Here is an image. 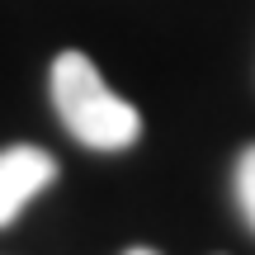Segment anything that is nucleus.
<instances>
[{"mask_svg": "<svg viewBox=\"0 0 255 255\" xmlns=\"http://www.w3.org/2000/svg\"><path fill=\"white\" fill-rule=\"evenodd\" d=\"M52 104L66 132L95 151H128L142 137V114L104 85L100 66L85 52H62L52 62Z\"/></svg>", "mask_w": 255, "mask_h": 255, "instance_id": "obj_1", "label": "nucleus"}, {"mask_svg": "<svg viewBox=\"0 0 255 255\" xmlns=\"http://www.w3.org/2000/svg\"><path fill=\"white\" fill-rule=\"evenodd\" d=\"M52 180H57V161L47 151H38V146L0 151V227H9L24 213V203L38 199Z\"/></svg>", "mask_w": 255, "mask_h": 255, "instance_id": "obj_2", "label": "nucleus"}, {"mask_svg": "<svg viewBox=\"0 0 255 255\" xmlns=\"http://www.w3.org/2000/svg\"><path fill=\"white\" fill-rule=\"evenodd\" d=\"M237 203L246 213V222L255 227V146H246L237 161Z\"/></svg>", "mask_w": 255, "mask_h": 255, "instance_id": "obj_3", "label": "nucleus"}, {"mask_svg": "<svg viewBox=\"0 0 255 255\" xmlns=\"http://www.w3.org/2000/svg\"><path fill=\"white\" fill-rule=\"evenodd\" d=\"M128 255H156V251H142V246H137V251H128Z\"/></svg>", "mask_w": 255, "mask_h": 255, "instance_id": "obj_4", "label": "nucleus"}]
</instances>
